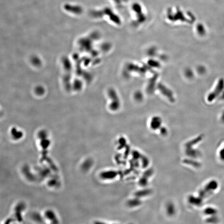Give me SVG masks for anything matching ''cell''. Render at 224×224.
I'll use <instances>...</instances> for the list:
<instances>
[]
</instances>
